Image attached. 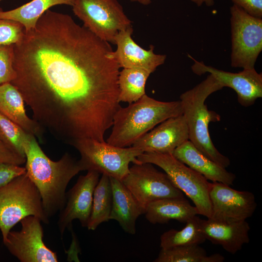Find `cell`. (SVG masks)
Masks as SVG:
<instances>
[{
    "instance_id": "obj_10",
    "label": "cell",
    "mask_w": 262,
    "mask_h": 262,
    "mask_svg": "<svg viewBox=\"0 0 262 262\" xmlns=\"http://www.w3.org/2000/svg\"><path fill=\"white\" fill-rule=\"evenodd\" d=\"M138 203L145 210L150 202L166 198H182L183 193L168 175L148 163L133 164L121 180Z\"/></svg>"
},
{
    "instance_id": "obj_33",
    "label": "cell",
    "mask_w": 262,
    "mask_h": 262,
    "mask_svg": "<svg viewBox=\"0 0 262 262\" xmlns=\"http://www.w3.org/2000/svg\"><path fill=\"white\" fill-rule=\"evenodd\" d=\"M191 1L198 7L201 6L203 3L208 7L212 6L214 4V0H191Z\"/></svg>"
},
{
    "instance_id": "obj_18",
    "label": "cell",
    "mask_w": 262,
    "mask_h": 262,
    "mask_svg": "<svg viewBox=\"0 0 262 262\" xmlns=\"http://www.w3.org/2000/svg\"><path fill=\"white\" fill-rule=\"evenodd\" d=\"M172 154L212 182L231 185L236 178L235 174L207 158L189 140L177 147Z\"/></svg>"
},
{
    "instance_id": "obj_32",
    "label": "cell",
    "mask_w": 262,
    "mask_h": 262,
    "mask_svg": "<svg viewBox=\"0 0 262 262\" xmlns=\"http://www.w3.org/2000/svg\"><path fill=\"white\" fill-rule=\"evenodd\" d=\"M248 14L255 17L262 18V0H231Z\"/></svg>"
},
{
    "instance_id": "obj_26",
    "label": "cell",
    "mask_w": 262,
    "mask_h": 262,
    "mask_svg": "<svg viewBox=\"0 0 262 262\" xmlns=\"http://www.w3.org/2000/svg\"><path fill=\"white\" fill-rule=\"evenodd\" d=\"M223 256L215 253L210 256L198 245L161 248L154 262H223Z\"/></svg>"
},
{
    "instance_id": "obj_4",
    "label": "cell",
    "mask_w": 262,
    "mask_h": 262,
    "mask_svg": "<svg viewBox=\"0 0 262 262\" xmlns=\"http://www.w3.org/2000/svg\"><path fill=\"white\" fill-rule=\"evenodd\" d=\"M222 88L218 81L210 74L200 83L183 93L180 100L188 127L189 140L205 156L226 168L230 165V160L215 147L209 130L210 123L219 121L221 116L209 110L205 104L210 95Z\"/></svg>"
},
{
    "instance_id": "obj_28",
    "label": "cell",
    "mask_w": 262,
    "mask_h": 262,
    "mask_svg": "<svg viewBox=\"0 0 262 262\" xmlns=\"http://www.w3.org/2000/svg\"><path fill=\"white\" fill-rule=\"evenodd\" d=\"M24 26L19 22L0 18V45H15L23 38Z\"/></svg>"
},
{
    "instance_id": "obj_25",
    "label": "cell",
    "mask_w": 262,
    "mask_h": 262,
    "mask_svg": "<svg viewBox=\"0 0 262 262\" xmlns=\"http://www.w3.org/2000/svg\"><path fill=\"white\" fill-rule=\"evenodd\" d=\"M200 221L196 215L187 221L181 229H171L163 233L160 237L161 248L203 243L206 239L200 230Z\"/></svg>"
},
{
    "instance_id": "obj_29",
    "label": "cell",
    "mask_w": 262,
    "mask_h": 262,
    "mask_svg": "<svg viewBox=\"0 0 262 262\" xmlns=\"http://www.w3.org/2000/svg\"><path fill=\"white\" fill-rule=\"evenodd\" d=\"M14 58V45H0V85L11 82L15 79Z\"/></svg>"
},
{
    "instance_id": "obj_8",
    "label": "cell",
    "mask_w": 262,
    "mask_h": 262,
    "mask_svg": "<svg viewBox=\"0 0 262 262\" xmlns=\"http://www.w3.org/2000/svg\"><path fill=\"white\" fill-rule=\"evenodd\" d=\"M72 7L84 27L109 43L115 44L117 34L132 26L117 0H74Z\"/></svg>"
},
{
    "instance_id": "obj_16",
    "label": "cell",
    "mask_w": 262,
    "mask_h": 262,
    "mask_svg": "<svg viewBox=\"0 0 262 262\" xmlns=\"http://www.w3.org/2000/svg\"><path fill=\"white\" fill-rule=\"evenodd\" d=\"M131 27L120 31L115 38L117 48L114 51L115 59L120 67L139 68L153 72L164 64L166 56L154 52V47L145 49L136 44L131 37Z\"/></svg>"
},
{
    "instance_id": "obj_2",
    "label": "cell",
    "mask_w": 262,
    "mask_h": 262,
    "mask_svg": "<svg viewBox=\"0 0 262 262\" xmlns=\"http://www.w3.org/2000/svg\"><path fill=\"white\" fill-rule=\"evenodd\" d=\"M26 173L37 188L45 213L49 219L64 207L71 180L84 171L79 160L68 152L58 161L49 159L36 138L29 133L24 143Z\"/></svg>"
},
{
    "instance_id": "obj_24",
    "label": "cell",
    "mask_w": 262,
    "mask_h": 262,
    "mask_svg": "<svg viewBox=\"0 0 262 262\" xmlns=\"http://www.w3.org/2000/svg\"><path fill=\"white\" fill-rule=\"evenodd\" d=\"M112 204V191L110 179L102 174L95 188L92 211L87 226L94 230L101 223L110 220Z\"/></svg>"
},
{
    "instance_id": "obj_19",
    "label": "cell",
    "mask_w": 262,
    "mask_h": 262,
    "mask_svg": "<svg viewBox=\"0 0 262 262\" xmlns=\"http://www.w3.org/2000/svg\"><path fill=\"white\" fill-rule=\"evenodd\" d=\"M112 204L110 220H116L129 234L136 233V222L145 211L121 180L110 177Z\"/></svg>"
},
{
    "instance_id": "obj_12",
    "label": "cell",
    "mask_w": 262,
    "mask_h": 262,
    "mask_svg": "<svg viewBox=\"0 0 262 262\" xmlns=\"http://www.w3.org/2000/svg\"><path fill=\"white\" fill-rule=\"evenodd\" d=\"M209 197L212 206L210 218L224 222H233L250 217L257 208L254 194L234 189L218 182H211Z\"/></svg>"
},
{
    "instance_id": "obj_13",
    "label": "cell",
    "mask_w": 262,
    "mask_h": 262,
    "mask_svg": "<svg viewBox=\"0 0 262 262\" xmlns=\"http://www.w3.org/2000/svg\"><path fill=\"white\" fill-rule=\"evenodd\" d=\"M99 176L96 171H87L85 175L79 177L74 186L66 193L65 205L59 212L57 222L62 238L66 229L72 227L75 219H78L82 226L87 227L92 211L93 193Z\"/></svg>"
},
{
    "instance_id": "obj_31",
    "label": "cell",
    "mask_w": 262,
    "mask_h": 262,
    "mask_svg": "<svg viewBox=\"0 0 262 262\" xmlns=\"http://www.w3.org/2000/svg\"><path fill=\"white\" fill-rule=\"evenodd\" d=\"M0 162L21 165L26 162V158L8 148L0 139Z\"/></svg>"
},
{
    "instance_id": "obj_20",
    "label": "cell",
    "mask_w": 262,
    "mask_h": 262,
    "mask_svg": "<svg viewBox=\"0 0 262 262\" xmlns=\"http://www.w3.org/2000/svg\"><path fill=\"white\" fill-rule=\"evenodd\" d=\"M22 95L11 82L0 85V113L43 142L45 131L27 115Z\"/></svg>"
},
{
    "instance_id": "obj_1",
    "label": "cell",
    "mask_w": 262,
    "mask_h": 262,
    "mask_svg": "<svg viewBox=\"0 0 262 262\" xmlns=\"http://www.w3.org/2000/svg\"><path fill=\"white\" fill-rule=\"evenodd\" d=\"M16 77L11 83L33 119L56 139L104 142L121 107L120 68L109 43L68 15L47 10L14 45Z\"/></svg>"
},
{
    "instance_id": "obj_11",
    "label": "cell",
    "mask_w": 262,
    "mask_h": 262,
    "mask_svg": "<svg viewBox=\"0 0 262 262\" xmlns=\"http://www.w3.org/2000/svg\"><path fill=\"white\" fill-rule=\"evenodd\" d=\"M41 220L30 215L20 221L21 229L9 232L3 243L9 252L20 262H57L55 252L43 241Z\"/></svg>"
},
{
    "instance_id": "obj_22",
    "label": "cell",
    "mask_w": 262,
    "mask_h": 262,
    "mask_svg": "<svg viewBox=\"0 0 262 262\" xmlns=\"http://www.w3.org/2000/svg\"><path fill=\"white\" fill-rule=\"evenodd\" d=\"M74 0H32L15 9L3 11L0 8V18L20 23L26 31L35 28L40 17L49 9L57 5L72 6Z\"/></svg>"
},
{
    "instance_id": "obj_9",
    "label": "cell",
    "mask_w": 262,
    "mask_h": 262,
    "mask_svg": "<svg viewBox=\"0 0 262 262\" xmlns=\"http://www.w3.org/2000/svg\"><path fill=\"white\" fill-rule=\"evenodd\" d=\"M230 13L231 66L254 68L262 50V18L251 16L235 4L230 7Z\"/></svg>"
},
{
    "instance_id": "obj_5",
    "label": "cell",
    "mask_w": 262,
    "mask_h": 262,
    "mask_svg": "<svg viewBox=\"0 0 262 262\" xmlns=\"http://www.w3.org/2000/svg\"><path fill=\"white\" fill-rule=\"evenodd\" d=\"M30 215L49 223L40 193L25 173L0 188V230L3 242L14 226Z\"/></svg>"
},
{
    "instance_id": "obj_27",
    "label": "cell",
    "mask_w": 262,
    "mask_h": 262,
    "mask_svg": "<svg viewBox=\"0 0 262 262\" xmlns=\"http://www.w3.org/2000/svg\"><path fill=\"white\" fill-rule=\"evenodd\" d=\"M28 134L0 113V139L10 149L25 158L24 143Z\"/></svg>"
},
{
    "instance_id": "obj_21",
    "label": "cell",
    "mask_w": 262,
    "mask_h": 262,
    "mask_svg": "<svg viewBox=\"0 0 262 262\" xmlns=\"http://www.w3.org/2000/svg\"><path fill=\"white\" fill-rule=\"evenodd\" d=\"M145 217L151 224H165L171 220L185 223L198 214L196 207L184 197L166 198L152 201L147 206Z\"/></svg>"
},
{
    "instance_id": "obj_6",
    "label": "cell",
    "mask_w": 262,
    "mask_h": 262,
    "mask_svg": "<svg viewBox=\"0 0 262 262\" xmlns=\"http://www.w3.org/2000/svg\"><path fill=\"white\" fill-rule=\"evenodd\" d=\"M72 146L81 155L84 171H95L120 180L129 173L131 163H142L137 157L143 152L133 146L118 147L92 138L78 140Z\"/></svg>"
},
{
    "instance_id": "obj_7",
    "label": "cell",
    "mask_w": 262,
    "mask_h": 262,
    "mask_svg": "<svg viewBox=\"0 0 262 262\" xmlns=\"http://www.w3.org/2000/svg\"><path fill=\"white\" fill-rule=\"evenodd\" d=\"M137 159L162 168L174 185L193 202L198 214L210 218L212 206L209 197L211 182L203 176L182 163L171 154L143 152Z\"/></svg>"
},
{
    "instance_id": "obj_35",
    "label": "cell",
    "mask_w": 262,
    "mask_h": 262,
    "mask_svg": "<svg viewBox=\"0 0 262 262\" xmlns=\"http://www.w3.org/2000/svg\"><path fill=\"white\" fill-rule=\"evenodd\" d=\"M1 0H0V1H1Z\"/></svg>"
},
{
    "instance_id": "obj_14",
    "label": "cell",
    "mask_w": 262,
    "mask_h": 262,
    "mask_svg": "<svg viewBox=\"0 0 262 262\" xmlns=\"http://www.w3.org/2000/svg\"><path fill=\"white\" fill-rule=\"evenodd\" d=\"M194 61L192 71L201 76L206 73L212 75L224 88L232 89L236 93L238 102L242 106L249 107L262 97V73L255 68L244 69L237 73L220 70L206 65L203 61H197L188 55Z\"/></svg>"
},
{
    "instance_id": "obj_15",
    "label": "cell",
    "mask_w": 262,
    "mask_h": 262,
    "mask_svg": "<svg viewBox=\"0 0 262 262\" xmlns=\"http://www.w3.org/2000/svg\"><path fill=\"white\" fill-rule=\"evenodd\" d=\"M189 140L187 125L184 115L169 118L137 139L131 146L143 152L172 154Z\"/></svg>"
},
{
    "instance_id": "obj_3",
    "label": "cell",
    "mask_w": 262,
    "mask_h": 262,
    "mask_svg": "<svg viewBox=\"0 0 262 262\" xmlns=\"http://www.w3.org/2000/svg\"><path fill=\"white\" fill-rule=\"evenodd\" d=\"M182 114L180 100L161 101L145 94L128 106L118 109L106 142L118 147L131 146L158 124Z\"/></svg>"
},
{
    "instance_id": "obj_23",
    "label": "cell",
    "mask_w": 262,
    "mask_h": 262,
    "mask_svg": "<svg viewBox=\"0 0 262 262\" xmlns=\"http://www.w3.org/2000/svg\"><path fill=\"white\" fill-rule=\"evenodd\" d=\"M151 73L139 68H123L118 78V101L134 102L145 93L147 81Z\"/></svg>"
},
{
    "instance_id": "obj_34",
    "label": "cell",
    "mask_w": 262,
    "mask_h": 262,
    "mask_svg": "<svg viewBox=\"0 0 262 262\" xmlns=\"http://www.w3.org/2000/svg\"><path fill=\"white\" fill-rule=\"evenodd\" d=\"M132 2H137L141 4L147 5L150 4L152 0H129Z\"/></svg>"
},
{
    "instance_id": "obj_30",
    "label": "cell",
    "mask_w": 262,
    "mask_h": 262,
    "mask_svg": "<svg viewBox=\"0 0 262 262\" xmlns=\"http://www.w3.org/2000/svg\"><path fill=\"white\" fill-rule=\"evenodd\" d=\"M26 173V169L20 165L0 162V188L15 178Z\"/></svg>"
},
{
    "instance_id": "obj_17",
    "label": "cell",
    "mask_w": 262,
    "mask_h": 262,
    "mask_svg": "<svg viewBox=\"0 0 262 262\" xmlns=\"http://www.w3.org/2000/svg\"><path fill=\"white\" fill-rule=\"evenodd\" d=\"M250 226L246 220L224 222L211 218L201 219L200 230L206 240L221 246L231 254L249 242Z\"/></svg>"
}]
</instances>
